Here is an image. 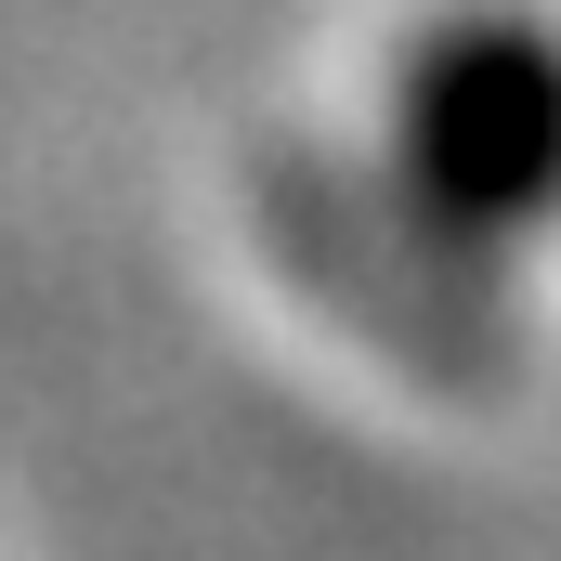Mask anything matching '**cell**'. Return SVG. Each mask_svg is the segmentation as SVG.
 <instances>
[{
  "label": "cell",
  "instance_id": "obj_2",
  "mask_svg": "<svg viewBox=\"0 0 561 561\" xmlns=\"http://www.w3.org/2000/svg\"><path fill=\"white\" fill-rule=\"evenodd\" d=\"M262 222L287 236V262L327 287L353 327H379L419 379H470V392L510 379V300H496V262H470L392 170L353 183V170H327V157L287 144V157H262Z\"/></svg>",
  "mask_w": 561,
  "mask_h": 561
},
{
  "label": "cell",
  "instance_id": "obj_1",
  "mask_svg": "<svg viewBox=\"0 0 561 561\" xmlns=\"http://www.w3.org/2000/svg\"><path fill=\"white\" fill-rule=\"evenodd\" d=\"M379 170L470 262H510L561 222V26L523 0H444L392 53Z\"/></svg>",
  "mask_w": 561,
  "mask_h": 561
}]
</instances>
